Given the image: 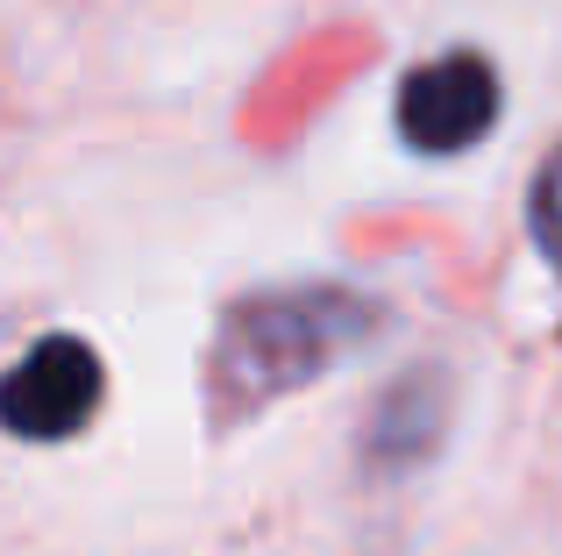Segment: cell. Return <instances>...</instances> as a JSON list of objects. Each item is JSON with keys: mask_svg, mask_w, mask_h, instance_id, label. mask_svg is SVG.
I'll use <instances>...</instances> for the list:
<instances>
[{"mask_svg": "<svg viewBox=\"0 0 562 556\" xmlns=\"http://www.w3.org/2000/svg\"><path fill=\"white\" fill-rule=\"evenodd\" d=\"M384 329V307L342 286H300V292H249L221 314L206 349V407L221 421L257 414L263 400L314 386L321 371L363 349Z\"/></svg>", "mask_w": 562, "mask_h": 556, "instance_id": "1", "label": "cell"}, {"mask_svg": "<svg viewBox=\"0 0 562 556\" xmlns=\"http://www.w3.org/2000/svg\"><path fill=\"white\" fill-rule=\"evenodd\" d=\"M100 357L79 335H43L8 378H0V429L22 443H65L100 407Z\"/></svg>", "mask_w": 562, "mask_h": 556, "instance_id": "2", "label": "cell"}, {"mask_svg": "<svg viewBox=\"0 0 562 556\" xmlns=\"http://www.w3.org/2000/svg\"><path fill=\"white\" fill-rule=\"evenodd\" d=\"M498 114V71L477 51H449L406 71L398 86V129L413 151H470Z\"/></svg>", "mask_w": 562, "mask_h": 556, "instance_id": "3", "label": "cell"}, {"mask_svg": "<svg viewBox=\"0 0 562 556\" xmlns=\"http://www.w3.org/2000/svg\"><path fill=\"white\" fill-rule=\"evenodd\" d=\"M441 421H449V386L435 371H406L392 392L378 400L371 429H363V464L371 471H406L427 449L441 443Z\"/></svg>", "mask_w": 562, "mask_h": 556, "instance_id": "4", "label": "cell"}, {"mask_svg": "<svg viewBox=\"0 0 562 556\" xmlns=\"http://www.w3.org/2000/svg\"><path fill=\"white\" fill-rule=\"evenodd\" d=\"M527 222H535V243H541V257L562 271V143L549 157H541V171H535V193H527Z\"/></svg>", "mask_w": 562, "mask_h": 556, "instance_id": "5", "label": "cell"}]
</instances>
